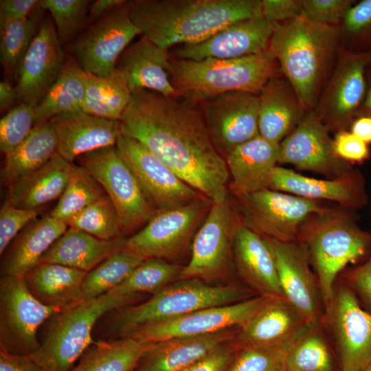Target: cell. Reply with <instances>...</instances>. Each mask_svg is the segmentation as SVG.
Here are the masks:
<instances>
[{"mask_svg": "<svg viewBox=\"0 0 371 371\" xmlns=\"http://www.w3.org/2000/svg\"><path fill=\"white\" fill-rule=\"evenodd\" d=\"M121 133L140 142L212 203L228 197L225 159L214 145L199 103L180 95L139 90L120 120Z\"/></svg>", "mask_w": 371, "mask_h": 371, "instance_id": "6da1fadb", "label": "cell"}, {"mask_svg": "<svg viewBox=\"0 0 371 371\" xmlns=\"http://www.w3.org/2000/svg\"><path fill=\"white\" fill-rule=\"evenodd\" d=\"M129 15L159 47L202 42L224 27L262 16L261 0H135Z\"/></svg>", "mask_w": 371, "mask_h": 371, "instance_id": "7a4b0ae2", "label": "cell"}, {"mask_svg": "<svg viewBox=\"0 0 371 371\" xmlns=\"http://www.w3.org/2000/svg\"><path fill=\"white\" fill-rule=\"evenodd\" d=\"M339 49V26L315 22L303 14L273 23L268 48L308 111L315 109Z\"/></svg>", "mask_w": 371, "mask_h": 371, "instance_id": "3957f363", "label": "cell"}, {"mask_svg": "<svg viewBox=\"0 0 371 371\" xmlns=\"http://www.w3.org/2000/svg\"><path fill=\"white\" fill-rule=\"evenodd\" d=\"M353 212L329 205L304 225L297 239L308 253L325 311L339 273L371 255V232L358 225Z\"/></svg>", "mask_w": 371, "mask_h": 371, "instance_id": "277c9868", "label": "cell"}, {"mask_svg": "<svg viewBox=\"0 0 371 371\" xmlns=\"http://www.w3.org/2000/svg\"><path fill=\"white\" fill-rule=\"evenodd\" d=\"M168 72L179 95L197 103L232 91L259 95L269 80L282 74L269 50L233 59L170 58Z\"/></svg>", "mask_w": 371, "mask_h": 371, "instance_id": "5b68a950", "label": "cell"}, {"mask_svg": "<svg viewBox=\"0 0 371 371\" xmlns=\"http://www.w3.org/2000/svg\"><path fill=\"white\" fill-rule=\"evenodd\" d=\"M137 299L110 291L57 312L45 322L40 346L29 356L46 371H68L94 342L92 330L98 321Z\"/></svg>", "mask_w": 371, "mask_h": 371, "instance_id": "8992f818", "label": "cell"}, {"mask_svg": "<svg viewBox=\"0 0 371 371\" xmlns=\"http://www.w3.org/2000/svg\"><path fill=\"white\" fill-rule=\"evenodd\" d=\"M256 295L247 286H212L196 279L179 280L163 287L142 304L116 309L118 312L109 324L121 337L143 326L239 302Z\"/></svg>", "mask_w": 371, "mask_h": 371, "instance_id": "52a82bcc", "label": "cell"}, {"mask_svg": "<svg viewBox=\"0 0 371 371\" xmlns=\"http://www.w3.org/2000/svg\"><path fill=\"white\" fill-rule=\"evenodd\" d=\"M242 223L264 238L297 240L304 225L328 205L266 188L236 196Z\"/></svg>", "mask_w": 371, "mask_h": 371, "instance_id": "ba28073f", "label": "cell"}, {"mask_svg": "<svg viewBox=\"0 0 371 371\" xmlns=\"http://www.w3.org/2000/svg\"><path fill=\"white\" fill-rule=\"evenodd\" d=\"M80 166L97 180L117 211L123 235L144 227L158 212L148 202L115 146L80 156Z\"/></svg>", "mask_w": 371, "mask_h": 371, "instance_id": "9c48e42d", "label": "cell"}, {"mask_svg": "<svg viewBox=\"0 0 371 371\" xmlns=\"http://www.w3.org/2000/svg\"><path fill=\"white\" fill-rule=\"evenodd\" d=\"M241 224L238 210L228 197L212 203L194 235L190 260L183 267L179 280L196 279L206 282L223 278L233 261L234 238Z\"/></svg>", "mask_w": 371, "mask_h": 371, "instance_id": "30bf717a", "label": "cell"}, {"mask_svg": "<svg viewBox=\"0 0 371 371\" xmlns=\"http://www.w3.org/2000/svg\"><path fill=\"white\" fill-rule=\"evenodd\" d=\"M61 311L38 300L23 276H2L0 280V350L29 356L40 346L38 331Z\"/></svg>", "mask_w": 371, "mask_h": 371, "instance_id": "8fae6325", "label": "cell"}, {"mask_svg": "<svg viewBox=\"0 0 371 371\" xmlns=\"http://www.w3.org/2000/svg\"><path fill=\"white\" fill-rule=\"evenodd\" d=\"M212 202L202 197L185 205L157 212L142 229L126 238L124 249L142 259H170L192 243Z\"/></svg>", "mask_w": 371, "mask_h": 371, "instance_id": "7c38bea8", "label": "cell"}, {"mask_svg": "<svg viewBox=\"0 0 371 371\" xmlns=\"http://www.w3.org/2000/svg\"><path fill=\"white\" fill-rule=\"evenodd\" d=\"M344 281L334 287L323 324L335 344L341 371H364L371 364V312Z\"/></svg>", "mask_w": 371, "mask_h": 371, "instance_id": "4fadbf2b", "label": "cell"}, {"mask_svg": "<svg viewBox=\"0 0 371 371\" xmlns=\"http://www.w3.org/2000/svg\"><path fill=\"white\" fill-rule=\"evenodd\" d=\"M371 51L352 53L340 47L335 68L313 111L330 131L350 128L365 93V71Z\"/></svg>", "mask_w": 371, "mask_h": 371, "instance_id": "5bb4252c", "label": "cell"}, {"mask_svg": "<svg viewBox=\"0 0 371 371\" xmlns=\"http://www.w3.org/2000/svg\"><path fill=\"white\" fill-rule=\"evenodd\" d=\"M141 32L129 15V1L95 21L71 45L76 61L87 74L106 77L131 41Z\"/></svg>", "mask_w": 371, "mask_h": 371, "instance_id": "9a60e30c", "label": "cell"}, {"mask_svg": "<svg viewBox=\"0 0 371 371\" xmlns=\"http://www.w3.org/2000/svg\"><path fill=\"white\" fill-rule=\"evenodd\" d=\"M115 147L147 200L158 212L204 197L138 141L121 133Z\"/></svg>", "mask_w": 371, "mask_h": 371, "instance_id": "2e32d148", "label": "cell"}, {"mask_svg": "<svg viewBox=\"0 0 371 371\" xmlns=\"http://www.w3.org/2000/svg\"><path fill=\"white\" fill-rule=\"evenodd\" d=\"M269 297L257 295L220 306L198 310L173 319L131 330L120 337L154 343L172 338L196 337L232 328H240Z\"/></svg>", "mask_w": 371, "mask_h": 371, "instance_id": "e0dca14e", "label": "cell"}, {"mask_svg": "<svg viewBox=\"0 0 371 371\" xmlns=\"http://www.w3.org/2000/svg\"><path fill=\"white\" fill-rule=\"evenodd\" d=\"M259 95L245 91L222 93L199 102L212 142L224 158L259 135Z\"/></svg>", "mask_w": 371, "mask_h": 371, "instance_id": "ac0fdd59", "label": "cell"}, {"mask_svg": "<svg viewBox=\"0 0 371 371\" xmlns=\"http://www.w3.org/2000/svg\"><path fill=\"white\" fill-rule=\"evenodd\" d=\"M329 133L315 113L307 111L294 131L280 142L278 163L318 173L328 179L344 176L354 168L336 155Z\"/></svg>", "mask_w": 371, "mask_h": 371, "instance_id": "d6986e66", "label": "cell"}, {"mask_svg": "<svg viewBox=\"0 0 371 371\" xmlns=\"http://www.w3.org/2000/svg\"><path fill=\"white\" fill-rule=\"evenodd\" d=\"M264 238L274 258L285 299L308 323L323 322L325 309L320 288L304 245L299 240Z\"/></svg>", "mask_w": 371, "mask_h": 371, "instance_id": "ffe728a7", "label": "cell"}, {"mask_svg": "<svg viewBox=\"0 0 371 371\" xmlns=\"http://www.w3.org/2000/svg\"><path fill=\"white\" fill-rule=\"evenodd\" d=\"M55 26L46 21L40 26L18 69L16 89L20 102L35 108L58 78L65 53Z\"/></svg>", "mask_w": 371, "mask_h": 371, "instance_id": "44dd1931", "label": "cell"}, {"mask_svg": "<svg viewBox=\"0 0 371 371\" xmlns=\"http://www.w3.org/2000/svg\"><path fill=\"white\" fill-rule=\"evenodd\" d=\"M273 24L263 16L232 23L206 40L183 45L171 51L176 59H233L268 50Z\"/></svg>", "mask_w": 371, "mask_h": 371, "instance_id": "7402d4cb", "label": "cell"}, {"mask_svg": "<svg viewBox=\"0 0 371 371\" xmlns=\"http://www.w3.org/2000/svg\"><path fill=\"white\" fill-rule=\"evenodd\" d=\"M267 188L312 200L332 201L351 211L364 207L368 202L364 177L355 168L335 179H319L276 166L269 177Z\"/></svg>", "mask_w": 371, "mask_h": 371, "instance_id": "603a6c76", "label": "cell"}, {"mask_svg": "<svg viewBox=\"0 0 371 371\" xmlns=\"http://www.w3.org/2000/svg\"><path fill=\"white\" fill-rule=\"evenodd\" d=\"M311 324L284 297H269L242 327L232 344L246 348H283L293 344Z\"/></svg>", "mask_w": 371, "mask_h": 371, "instance_id": "cb8c5ba5", "label": "cell"}, {"mask_svg": "<svg viewBox=\"0 0 371 371\" xmlns=\"http://www.w3.org/2000/svg\"><path fill=\"white\" fill-rule=\"evenodd\" d=\"M57 153L67 161L93 150L115 146L121 134L119 120L91 115L82 110L62 113L50 120Z\"/></svg>", "mask_w": 371, "mask_h": 371, "instance_id": "d4e9b609", "label": "cell"}, {"mask_svg": "<svg viewBox=\"0 0 371 371\" xmlns=\"http://www.w3.org/2000/svg\"><path fill=\"white\" fill-rule=\"evenodd\" d=\"M232 256L238 276L258 295L284 297L266 240L243 223L234 236Z\"/></svg>", "mask_w": 371, "mask_h": 371, "instance_id": "484cf974", "label": "cell"}, {"mask_svg": "<svg viewBox=\"0 0 371 371\" xmlns=\"http://www.w3.org/2000/svg\"><path fill=\"white\" fill-rule=\"evenodd\" d=\"M238 330L154 342L133 371H180L230 343Z\"/></svg>", "mask_w": 371, "mask_h": 371, "instance_id": "4316f807", "label": "cell"}, {"mask_svg": "<svg viewBox=\"0 0 371 371\" xmlns=\"http://www.w3.org/2000/svg\"><path fill=\"white\" fill-rule=\"evenodd\" d=\"M259 98V135L277 144L294 131L308 111L293 87L282 74L269 80Z\"/></svg>", "mask_w": 371, "mask_h": 371, "instance_id": "83f0119b", "label": "cell"}, {"mask_svg": "<svg viewBox=\"0 0 371 371\" xmlns=\"http://www.w3.org/2000/svg\"><path fill=\"white\" fill-rule=\"evenodd\" d=\"M280 151V144L260 135L231 150L225 159L234 194L240 196L267 188L269 177L278 163Z\"/></svg>", "mask_w": 371, "mask_h": 371, "instance_id": "f1b7e54d", "label": "cell"}, {"mask_svg": "<svg viewBox=\"0 0 371 371\" xmlns=\"http://www.w3.org/2000/svg\"><path fill=\"white\" fill-rule=\"evenodd\" d=\"M170 61L168 50L159 47L143 35L126 47L117 67L126 74L132 93L149 90L167 96H176L179 93L168 72Z\"/></svg>", "mask_w": 371, "mask_h": 371, "instance_id": "f546056e", "label": "cell"}, {"mask_svg": "<svg viewBox=\"0 0 371 371\" xmlns=\"http://www.w3.org/2000/svg\"><path fill=\"white\" fill-rule=\"evenodd\" d=\"M67 229L63 221L50 214L31 222L6 249L1 275L28 274L41 263L43 255Z\"/></svg>", "mask_w": 371, "mask_h": 371, "instance_id": "4dcf8cb0", "label": "cell"}, {"mask_svg": "<svg viewBox=\"0 0 371 371\" xmlns=\"http://www.w3.org/2000/svg\"><path fill=\"white\" fill-rule=\"evenodd\" d=\"M73 165L56 153L45 164L9 186L6 201L19 208L37 210L60 198Z\"/></svg>", "mask_w": 371, "mask_h": 371, "instance_id": "1f68e13d", "label": "cell"}, {"mask_svg": "<svg viewBox=\"0 0 371 371\" xmlns=\"http://www.w3.org/2000/svg\"><path fill=\"white\" fill-rule=\"evenodd\" d=\"M124 236L105 240L68 227L43 255L41 262L60 264L89 272L105 259L124 248Z\"/></svg>", "mask_w": 371, "mask_h": 371, "instance_id": "d6a6232c", "label": "cell"}, {"mask_svg": "<svg viewBox=\"0 0 371 371\" xmlns=\"http://www.w3.org/2000/svg\"><path fill=\"white\" fill-rule=\"evenodd\" d=\"M87 273L60 264L41 262L23 277L38 300L63 310L82 300L81 287Z\"/></svg>", "mask_w": 371, "mask_h": 371, "instance_id": "836d02e7", "label": "cell"}, {"mask_svg": "<svg viewBox=\"0 0 371 371\" xmlns=\"http://www.w3.org/2000/svg\"><path fill=\"white\" fill-rule=\"evenodd\" d=\"M56 153L57 140L50 120L34 126L29 136L5 156L1 181L8 187L45 164Z\"/></svg>", "mask_w": 371, "mask_h": 371, "instance_id": "e575fe53", "label": "cell"}, {"mask_svg": "<svg viewBox=\"0 0 371 371\" xmlns=\"http://www.w3.org/2000/svg\"><path fill=\"white\" fill-rule=\"evenodd\" d=\"M153 344L128 337L94 341L68 371H133Z\"/></svg>", "mask_w": 371, "mask_h": 371, "instance_id": "d590c367", "label": "cell"}, {"mask_svg": "<svg viewBox=\"0 0 371 371\" xmlns=\"http://www.w3.org/2000/svg\"><path fill=\"white\" fill-rule=\"evenodd\" d=\"M85 93V71L76 62L65 61L58 78L35 108L34 126L58 115L82 110Z\"/></svg>", "mask_w": 371, "mask_h": 371, "instance_id": "8d00e7d4", "label": "cell"}, {"mask_svg": "<svg viewBox=\"0 0 371 371\" xmlns=\"http://www.w3.org/2000/svg\"><path fill=\"white\" fill-rule=\"evenodd\" d=\"M86 93L82 111L96 117L120 120L132 95L128 78L119 67L100 78L85 72Z\"/></svg>", "mask_w": 371, "mask_h": 371, "instance_id": "74e56055", "label": "cell"}, {"mask_svg": "<svg viewBox=\"0 0 371 371\" xmlns=\"http://www.w3.org/2000/svg\"><path fill=\"white\" fill-rule=\"evenodd\" d=\"M323 322L311 324L289 348L287 371H335L333 354Z\"/></svg>", "mask_w": 371, "mask_h": 371, "instance_id": "f35d334b", "label": "cell"}, {"mask_svg": "<svg viewBox=\"0 0 371 371\" xmlns=\"http://www.w3.org/2000/svg\"><path fill=\"white\" fill-rule=\"evenodd\" d=\"M42 11L38 7L28 17L0 27V60L8 78L16 77L20 63L42 24Z\"/></svg>", "mask_w": 371, "mask_h": 371, "instance_id": "ab89813d", "label": "cell"}, {"mask_svg": "<svg viewBox=\"0 0 371 371\" xmlns=\"http://www.w3.org/2000/svg\"><path fill=\"white\" fill-rule=\"evenodd\" d=\"M143 259L126 251L109 256L87 272L82 284V300L104 295L122 282L142 262Z\"/></svg>", "mask_w": 371, "mask_h": 371, "instance_id": "60d3db41", "label": "cell"}, {"mask_svg": "<svg viewBox=\"0 0 371 371\" xmlns=\"http://www.w3.org/2000/svg\"><path fill=\"white\" fill-rule=\"evenodd\" d=\"M183 267L161 259L144 260L112 291L139 298L144 293L154 294L166 285L179 280Z\"/></svg>", "mask_w": 371, "mask_h": 371, "instance_id": "b9f144b4", "label": "cell"}, {"mask_svg": "<svg viewBox=\"0 0 371 371\" xmlns=\"http://www.w3.org/2000/svg\"><path fill=\"white\" fill-rule=\"evenodd\" d=\"M106 196L103 188L86 168L74 164L67 187L50 215L65 221Z\"/></svg>", "mask_w": 371, "mask_h": 371, "instance_id": "7bdbcfd3", "label": "cell"}, {"mask_svg": "<svg viewBox=\"0 0 371 371\" xmlns=\"http://www.w3.org/2000/svg\"><path fill=\"white\" fill-rule=\"evenodd\" d=\"M68 227L85 232L101 240L124 236L117 211L106 196L64 221Z\"/></svg>", "mask_w": 371, "mask_h": 371, "instance_id": "ee69618b", "label": "cell"}, {"mask_svg": "<svg viewBox=\"0 0 371 371\" xmlns=\"http://www.w3.org/2000/svg\"><path fill=\"white\" fill-rule=\"evenodd\" d=\"M340 47L352 53L371 51V0L354 3L339 25Z\"/></svg>", "mask_w": 371, "mask_h": 371, "instance_id": "f6af8a7d", "label": "cell"}, {"mask_svg": "<svg viewBox=\"0 0 371 371\" xmlns=\"http://www.w3.org/2000/svg\"><path fill=\"white\" fill-rule=\"evenodd\" d=\"M91 3L89 0H39L38 5L51 13L58 38L63 45L80 32L88 19Z\"/></svg>", "mask_w": 371, "mask_h": 371, "instance_id": "bcb514c9", "label": "cell"}, {"mask_svg": "<svg viewBox=\"0 0 371 371\" xmlns=\"http://www.w3.org/2000/svg\"><path fill=\"white\" fill-rule=\"evenodd\" d=\"M292 345L236 350L223 371H287L286 355Z\"/></svg>", "mask_w": 371, "mask_h": 371, "instance_id": "7dc6e473", "label": "cell"}, {"mask_svg": "<svg viewBox=\"0 0 371 371\" xmlns=\"http://www.w3.org/2000/svg\"><path fill=\"white\" fill-rule=\"evenodd\" d=\"M35 107L23 102L12 107L0 120V149L5 156L20 145L34 127Z\"/></svg>", "mask_w": 371, "mask_h": 371, "instance_id": "c3c4849f", "label": "cell"}, {"mask_svg": "<svg viewBox=\"0 0 371 371\" xmlns=\"http://www.w3.org/2000/svg\"><path fill=\"white\" fill-rule=\"evenodd\" d=\"M38 210L22 209L5 201L0 210V254L2 255L21 230L36 219Z\"/></svg>", "mask_w": 371, "mask_h": 371, "instance_id": "681fc988", "label": "cell"}, {"mask_svg": "<svg viewBox=\"0 0 371 371\" xmlns=\"http://www.w3.org/2000/svg\"><path fill=\"white\" fill-rule=\"evenodd\" d=\"M356 0H302V14L317 23L339 26Z\"/></svg>", "mask_w": 371, "mask_h": 371, "instance_id": "f907efd6", "label": "cell"}, {"mask_svg": "<svg viewBox=\"0 0 371 371\" xmlns=\"http://www.w3.org/2000/svg\"><path fill=\"white\" fill-rule=\"evenodd\" d=\"M333 148L340 159L350 164H362L370 157L368 144L347 130L336 132Z\"/></svg>", "mask_w": 371, "mask_h": 371, "instance_id": "816d5d0a", "label": "cell"}, {"mask_svg": "<svg viewBox=\"0 0 371 371\" xmlns=\"http://www.w3.org/2000/svg\"><path fill=\"white\" fill-rule=\"evenodd\" d=\"M342 277L359 300L371 311V257L357 267L344 272Z\"/></svg>", "mask_w": 371, "mask_h": 371, "instance_id": "f5cc1de1", "label": "cell"}, {"mask_svg": "<svg viewBox=\"0 0 371 371\" xmlns=\"http://www.w3.org/2000/svg\"><path fill=\"white\" fill-rule=\"evenodd\" d=\"M262 14L273 24L288 21L302 14V0H262Z\"/></svg>", "mask_w": 371, "mask_h": 371, "instance_id": "db71d44e", "label": "cell"}, {"mask_svg": "<svg viewBox=\"0 0 371 371\" xmlns=\"http://www.w3.org/2000/svg\"><path fill=\"white\" fill-rule=\"evenodd\" d=\"M236 351L232 341L216 352L180 371H223Z\"/></svg>", "mask_w": 371, "mask_h": 371, "instance_id": "11a10c76", "label": "cell"}, {"mask_svg": "<svg viewBox=\"0 0 371 371\" xmlns=\"http://www.w3.org/2000/svg\"><path fill=\"white\" fill-rule=\"evenodd\" d=\"M37 0H1L0 27L30 16L38 7Z\"/></svg>", "mask_w": 371, "mask_h": 371, "instance_id": "9f6ffc18", "label": "cell"}, {"mask_svg": "<svg viewBox=\"0 0 371 371\" xmlns=\"http://www.w3.org/2000/svg\"><path fill=\"white\" fill-rule=\"evenodd\" d=\"M0 371H46L30 356L14 355L0 350Z\"/></svg>", "mask_w": 371, "mask_h": 371, "instance_id": "6f0895ef", "label": "cell"}, {"mask_svg": "<svg viewBox=\"0 0 371 371\" xmlns=\"http://www.w3.org/2000/svg\"><path fill=\"white\" fill-rule=\"evenodd\" d=\"M125 0H97L92 2L89 8L88 19L96 21L115 10L125 5Z\"/></svg>", "mask_w": 371, "mask_h": 371, "instance_id": "680465c9", "label": "cell"}, {"mask_svg": "<svg viewBox=\"0 0 371 371\" xmlns=\"http://www.w3.org/2000/svg\"><path fill=\"white\" fill-rule=\"evenodd\" d=\"M19 101L16 87H14L8 80L1 81L0 82V110L1 112L9 111L14 104L16 101Z\"/></svg>", "mask_w": 371, "mask_h": 371, "instance_id": "91938a15", "label": "cell"}, {"mask_svg": "<svg viewBox=\"0 0 371 371\" xmlns=\"http://www.w3.org/2000/svg\"><path fill=\"white\" fill-rule=\"evenodd\" d=\"M360 117H371V63L366 68L365 93L355 119Z\"/></svg>", "mask_w": 371, "mask_h": 371, "instance_id": "94428289", "label": "cell"}, {"mask_svg": "<svg viewBox=\"0 0 371 371\" xmlns=\"http://www.w3.org/2000/svg\"><path fill=\"white\" fill-rule=\"evenodd\" d=\"M350 132L368 144H371V117H360L355 119L352 123Z\"/></svg>", "mask_w": 371, "mask_h": 371, "instance_id": "6125c7cd", "label": "cell"}, {"mask_svg": "<svg viewBox=\"0 0 371 371\" xmlns=\"http://www.w3.org/2000/svg\"><path fill=\"white\" fill-rule=\"evenodd\" d=\"M364 371H371V364H370Z\"/></svg>", "mask_w": 371, "mask_h": 371, "instance_id": "be15d7a7", "label": "cell"}]
</instances>
